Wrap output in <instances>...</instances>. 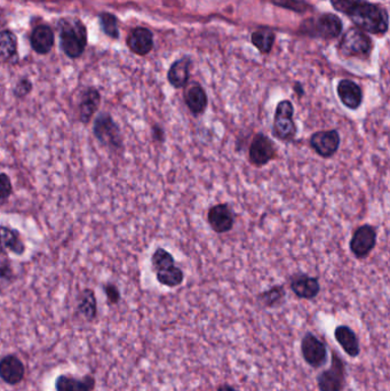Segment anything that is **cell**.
<instances>
[{
	"instance_id": "obj_1",
	"label": "cell",
	"mask_w": 390,
	"mask_h": 391,
	"mask_svg": "<svg viewBox=\"0 0 390 391\" xmlns=\"http://www.w3.org/2000/svg\"><path fill=\"white\" fill-rule=\"evenodd\" d=\"M347 15L355 26L363 31L373 35H384L387 33V12L375 3H368L365 0H356Z\"/></svg>"
},
{
	"instance_id": "obj_2",
	"label": "cell",
	"mask_w": 390,
	"mask_h": 391,
	"mask_svg": "<svg viewBox=\"0 0 390 391\" xmlns=\"http://www.w3.org/2000/svg\"><path fill=\"white\" fill-rule=\"evenodd\" d=\"M60 40L63 52L71 58H79L88 44V31L78 19H61L58 21Z\"/></svg>"
},
{
	"instance_id": "obj_3",
	"label": "cell",
	"mask_w": 390,
	"mask_h": 391,
	"mask_svg": "<svg viewBox=\"0 0 390 391\" xmlns=\"http://www.w3.org/2000/svg\"><path fill=\"white\" fill-rule=\"evenodd\" d=\"M294 106L290 100H282L275 109L273 135L283 142H293L298 135V125L294 120Z\"/></svg>"
},
{
	"instance_id": "obj_4",
	"label": "cell",
	"mask_w": 390,
	"mask_h": 391,
	"mask_svg": "<svg viewBox=\"0 0 390 391\" xmlns=\"http://www.w3.org/2000/svg\"><path fill=\"white\" fill-rule=\"evenodd\" d=\"M95 139L109 149L122 150L124 148L123 135L118 124L108 113H102L95 118L93 124Z\"/></svg>"
},
{
	"instance_id": "obj_5",
	"label": "cell",
	"mask_w": 390,
	"mask_h": 391,
	"mask_svg": "<svg viewBox=\"0 0 390 391\" xmlns=\"http://www.w3.org/2000/svg\"><path fill=\"white\" fill-rule=\"evenodd\" d=\"M319 391H343L347 382L346 362L336 351H332L331 365L317 376Z\"/></svg>"
},
{
	"instance_id": "obj_6",
	"label": "cell",
	"mask_w": 390,
	"mask_h": 391,
	"mask_svg": "<svg viewBox=\"0 0 390 391\" xmlns=\"http://www.w3.org/2000/svg\"><path fill=\"white\" fill-rule=\"evenodd\" d=\"M278 158L277 146L263 133H257L248 147V162L254 167H263Z\"/></svg>"
},
{
	"instance_id": "obj_7",
	"label": "cell",
	"mask_w": 390,
	"mask_h": 391,
	"mask_svg": "<svg viewBox=\"0 0 390 391\" xmlns=\"http://www.w3.org/2000/svg\"><path fill=\"white\" fill-rule=\"evenodd\" d=\"M377 240V228L372 224H361L352 233L349 249L356 259H366L375 249Z\"/></svg>"
},
{
	"instance_id": "obj_8",
	"label": "cell",
	"mask_w": 390,
	"mask_h": 391,
	"mask_svg": "<svg viewBox=\"0 0 390 391\" xmlns=\"http://www.w3.org/2000/svg\"><path fill=\"white\" fill-rule=\"evenodd\" d=\"M300 349L304 362L311 369H320L327 362V347L325 342L311 332L303 335Z\"/></svg>"
},
{
	"instance_id": "obj_9",
	"label": "cell",
	"mask_w": 390,
	"mask_h": 391,
	"mask_svg": "<svg viewBox=\"0 0 390 391\" xmlns=\"http://www.w3.org/2000/svg\"><path fill=\"white\" fill-rule=\"evenodd\" d=\"M372 51V40L366 33L357 28H352L345 33L340 42V52L347 56H368Z\"/></svg>"
},
{
	"instance_id": "obj_10",
	"label": "cell",
	"mask_w": 390,
	"mask_h": 391,
	"mask_svg": "<svg viewBox=\"0 0 390 391\" xmlns=\"http://www.w3.org/2000/svg\"><path fill=\"white\" fill-rule=\"evenodd\" d=\"M341 144L339 131L322 130L313 133L309 138V146L320 158L330 159L338 152Z\"/></svg>"
},
{
	"instance_id": "obj_11",
	"label": "cell",
	"mask_w": 390,
	"mask_h": 391,
	"mask_svg": "<svg viewBox=\"0 0 390 391\" xmlns=\"http://www.w3.org/2000/svg\"><path fill=\"white\" fill-rule=\"evenodd\" d=\"M26 369L22 359L17 353H7L0 358V380L10 387L22 383L26 378Z\"/></svg>"
},
{
	"instance_id": "obj_12",
	"label": "cell",
	"mask_w": 390,
	"mask_h": 391,
	"mask_svg": "<svg viewBox=\"0 0 390 391\" xmlns=\"http://www.w3.org/2000/svg\"><path fill=\"white\" fill-rule=\"evenodd\" d=\"M235 213L227 203L213 205L207 210V224L218 235L230 233L235 226Z\"/></svg>"
},
{
	"instance_id": "obj_13",
	"label": "cell",
	"mask_w": 390,
	"mask_h": 391,
	"mask_svg": "<svg viewBox=\"0 0 390 391\" xmlns=\"http://www.w3.org/2000/svg\"><path fill=\"white\" fill-rule=\"evenodd\" d=\"M289 284L291 291L301 300H314L318 297L320 292L318 277H314L303 272H295L290 276Z\"/></svg>"
},
{
	"instance_id": "obj_14",
	"label": "cell",
	"mask_w": 390,
	"mask_h": 391,
	"mask_svg": "<svg viewBox=\"0 0 390 391\" xmlns=\"http://www.w3.org/2000/svg\"><path fill=\"white\" fill-rule=\"evenodd\" d=\"M336 93L340 102L349 110H358L363 104L364 95L361 86L350 79H342L339 81Z\"/></svg>"
},
{
	"instance_id": "obj_15",
	"label": "cell",
	"mask_w": 390,
	"mask_h": 391,
	"mask_svg": "<svg viewBox=\"0 0 390 391\" xmlns=\"http://www.w3.org/2000/svg\"><path fill=\"white\" fill-rule=\"evenodd\" d=\"M55 391H95L97 378L92 374L76 378L69 373L56 376L54 381Z\"/></svg>"
},
{
	"instance_id": "obj_16",
	"label": "cell",
	"mask_w": 390,
	"mask_h": 391,
	"mask_svg": "<svg viewBox=\"0 0 390 391\" xmlns=\"http://www.w3.org/2000/svg\"><path fill=\"white\" fill-rule=\"evenodd\" d=\"M26 244L19 230L0 226V253H12L14 256H21L26 253Z\"/></svg>"
},
{
	"instance_id": "obj_17",
	"label": "cell",
	"mask_w": 390,
	"mask_h": 391,
	"mask_svg": "<svg viewBox=\"0 0 390 391\" xmlns=\"http://www.w3.org/2000/svg\"><path fill=\"white\" fill-rule=\"evenodd\" d=\"M184 100L188 110L194 117L203 116L209 106V97L203 86L194 83L184 91Z\"/></svg>"
},
{
	"instance_id": "obj_18",
	"label": "cell",
	"mask_w": 390,
	"mask_h": 391,
	"mask_svg": "<svg viewBox=\"0 0 390 391\" xmlns=\"http://www.w3.org/2000/svg\"><path fill=\"white\" fill-rule=\"evenodd\" d=\"M311 28L315 36L324 39H334L342 33V21L334 14H323L315 21Z\"/></svg>"
},
{
	"instance_id": "obj_19",
	"label": "cell",
	"mask_w": 390,
	"mask_h": 391,
	"mask_svg": "<svg viewBox=\"0 0 390 391\" xmlns=\"http://www.w3.org/2000/svg\"><path fill=\"white\" fill-rule=\"evenodd\" d=\"M334 339L349 357L356 358L361 353V344L357 334L348 325H339L334 330Z\"/></svg>"
},
{
	"instance_id": "obj_20",
	"label": "cell",
	"mask_w": 390,
	"mask_h": 391,
	"mask_svg": "<svg viewBox=\"0 0 390 391\" xmlns=\"http://www.w3.org/2000/svg\"><path fill=\"white\" fill-rule=\"evenodd\" d=\"M101 104V94L97 88H88L81 94L79 102V119L81 123L88 125L94 115L99 110Z\"/></svg>"
},
{
	"instance_id": "obj_21",
	"label": "cell",
	"mask_w": 390,
	"mask_h": 391,
	"mask_svg": "<svg viewBox=\"0 0 390 391\" xmlns=\"http://www.w3.org/2000/svg\"><path fill=\"white\" fill-rule=\"evenodd\" d=\"M127 45L133 53H136L138 56H147L152 52L154 47V36L152 31L147 28H136L133 30L129 39H127Z\"/></svg>"
},
{
	"instance_id": "obj_22",
	"label": "cell",
	"mask_w": 390,
	"mask_h": 391,
	"mask_svg": "<svg viewBox=\"0 0 390 391\" xmlns=\"http://www.w3.org/2000/svg\"><path fill=\"white\" fill-rule=\"evenodd\" d=\"M190 58H184L177 60L168 69V81L175 90H180L187 86L190 78Z\"/></svg>"
},
{
	"instance_id": "obj_23",
	"label": "cell",
	"mask_w": 390,
	"mask_h": 391,
	"mask_svg": "<svg viewBox=\"0 0 390 391\" xmlns=\"http://www.w3.org/2000/svg\"><path fill=\"white\" fill-rule=\"evenodd\" d=\"M76 313L88 323L97 319V299L92 288H85L78 295Z\"/></svg>"
},
{
	"instance_id": "obj_24",
	"label": "cell",
	"mask_w": 390,
	"mask_h": 391,
	"mask_svg": "<svg viewBox=\"0 0 390 391\" xmlns=\"http://www.w3.org/2000/svg\"><path fill=\"white\" fill-rule=\"evenodd\" d=\"M30 40H31L33 51L38 54L45 56L47 53L51 52V49L54 46V33L49 26H39L33 30Z\"/></svg>"
},
{
	"instance_id": "obj_25",
	"label": "cell",
	"mask_w": 390,
	"mask_h": 391,
	"mask_svg": "<svg viewBox=\"0 0 390 391\" xmlns=\"http://www.w3.org/2000/svg\"><path fill=\"white\" fill-rule=\"evenodd\" d=\"M286 299V290L284 285H274L257 295V301L261 307L274 309L283 306Z\"/></svg>"
},
{
	"instance_id": "obj_26",
	"label": "cell",
	"mask_w": 390,
	"mask_h": 391,
	"mask_svg": "<svg viewBox=\"0 0 390 391\" xmlns=\"http://www.w3.org/2000/svg\"><path fill=\"white\" fill-rule=\"evenodd\" d=\"M156 279L159 284L166 288H174L182 285L184 281V272L177 265H172L170 268L155 272Z\"/></svg>"
},
{
	"instance_id": "obj_27",
	"label": "cell",
	"mask_w": 390,
	"mask_h": 391,
	"mask_svg": "<svg viewBox=\"0 0 390 391\" xmlns=\"http://www.w3.org/2000/svg\"><path fill=\"white\" fill-rule=\"evenodd\" d=\"M17 49V39L10 30L0 33V60H10L15 56Z\"/></svg>"
},
{
	"instance_id": "obj_28",
	"label": "cell",
	"mask_w": 390,
	"mask_h": 391,
	"mask_svg": "<svg viewBox=\"0 0 390 391\" xmlns=\"http://www.w3.org/2000/svg\"><path fill=\"white\" fill-rule=\"evenodd\" d=\"M252 42L260 52L268 54L275 42V33L269 29H260L252 33Z\"/></svg>"
},
{
	"instance_id": "obj_29",
	"label": "cell",
	"mask_w": 390,
	"mask_h": 391,
	"mask_svg": "<svg viewBox=\"0 0 390 391\" xmlns=\"http://www.w3.org/2000/svg\"><path fill=\"white\" fill-rule=\"evenodd\" d=\"M174 265V256L163 247L156 249L155 252L152 253V268L154 272H161V270H165V269L170 268Z\"/></svg>"
},
{
	"instance_id": "obj_30",
	"label": "cell",
	"mask_w": 390,
	"mask_h": 391,
	"mask_svg": "<svg viewBox=\"0 0 390 391\" xmlns=\"http://www.w3.org/2000/svg\"><path fill=\"white\" fill-rule=\"evenodd\" d=\"M101 26L104 33L111 38H118L120 30H118V22L115 15L110 13H102L100 15Z\"/></svg>"
},
{
	"instance_id": "obj_31",
	"label": "cell",
	"mask_w": 390,
	"mask_h": 391,
	"mask_svg": "<svg viewBox=\"0 0 390 391\" xmlns=\"http://www.w3.org/2000/svg\"><path fill=\"white\" fill-rule=\"evenodd\" d=\"M13 279H15V274L12 263L7 258V254L0 253V284L10 283Z\"/></svg>"
},
{
	"instance_id": "obj_32",
	"label": "cell",
	"mask_w": 390,
	"mask_h": 391,
	"mask_svg": "<svg viewBox=\"0 0 390 391\" xmlns=\"http://www.w3.org/2000/svg\"><path fill=\"white\" fill-rule=\"evenodd\" d=\"M13 194V185L6 173H0V206L6 204L10 196Z\"/></svg>"
},
{
	"instance_id": "obj_33",
	"label": "cell",
	"mask_w": 390,
	"mask_h": 391,
	"mask_svg": "<svg viewBox=\"0 0 390 391\" xmlns=\"http://www.w3.org/2000/svg\"><path fill=\"white\" fill-rule=\"evenodd\" d=\"M102 288H104L106 301L110 306H116V304L120 303L122 294H120V288H117V285L113 284V283H106Z\"/></svg>"
},
{
	"instance_id": "obj_34",
	"label": "cell",
	"mask_w": 390,
	"mask_h": 391,
	"mask_svg": "<svg viewBox=\"0 0 390 391\" xmlns=\"http://www.w3.org/2000/svg\"><path fill=\"white\" fill-rule=\"evenodd\" d=\"M31 91H33V83L29 79L23 78L17 83V86L14 88V95L17 99H24V97H28L31 93Z\"/></svg>"
},
{
	"instance_id": "obj_35",
	"label": "cell",
	"mask_w": 390,
	"mask_h": 391,
	"mask_svg": "<svg viewBox=\"0 0 390 391\" xmlns=\"http://www.w3.org/2000/svg\"><path fill=\"white\" fill-rule=\"evenodd\" d=\"M356 0H331L332 6L340 13L347 14L352 10Z\"/></svg>"
},
{
	"instance_id": "obj_36",
	"label": "cell",
	"mask_w": 390,
	"mask_h": 391,
	"mask_svg": "<svg viewBox=\"0 0 390 391\" xmlns=\"http://www.w3.org/2000/svg\"><path fill=\"white\" fill-rule=\"evenodd\" d=\"M152 139L156 142L164 143L165 142V130L163 126L159 124H155L152 127Z\"/></svg>"
},
{
	"instance_id": "obj_37",
	"label": "cell",
	"mask_w": 390,
	"mask_h": 391,
	"mask_svg": "<svg viewBox=\"0 0 390 391\" xmlns=\"http://www.w3.org/2000/svg\"><path fill=\"white\" fill-rule=\"evenodd\" d=\"M293 91L297 94L298 97H302L304 95V90L300 83H295L293 86Z\"/></svg>"
},
{
	"instance_id": "obj_38",
	"label": "cell",
	"mask_w": 390,
	"mask_h": 391,
	"mask_svg": "<svg viewBox=\"0 0 390 391\" xmlns=\"http://www.w3.org/2000/svg\"><path fill=\"white\" fill-rule=\"evenodd\" d=\"M218 391H239L238 389H236L235 387L228 385V383H223V385H220L218 388Z\"/></svg>"
}]
</instances>
